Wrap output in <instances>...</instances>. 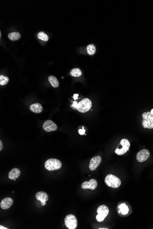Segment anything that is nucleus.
Here are the masks:
<instances>
[{
	"label": "nucleus",
	"instance_id": "nucleus-1",
	"mask_svg": "<svg viewBox=\"0 0 153 229\" xmlns=\"http://www.w3.org/2000/svg\"><path fill=\"white\" fill-rule=\"evenodd\" d=\"M71 107L73 108H76L77 110L80 113H84L91 109L92 107V102L88 99H84L78 103L76 101L73 102Z\"/></svg>",
	"mask_w": 153,
	"mask_h": 229
},
{
	"label": "nucleus",
	"instance_id": "nucleus-2",
	"mask_svg": "<svg viewBox=\"0 0 153 229\" xmlns=\"http://www.w3.org/2000/svg\"><path fill=\"white\" fill-rule=\"evenodd\" d=\"M105 183L108 187L114 189L118 188L121 184V181L117 176L112 174L107 175L105 179Z\"/></svg>",
	"mask_w": 153,
	"mask_h": 229
},
{
	"label": "nucleus",
	"instance_id": "nucleus-3",
	"mask_svg": "<svg viewBox=\"0 0 153 229\" xmlns=\"http://www.w3.org/2000/svg\"><path fill=\"white\" fill-rule=\"evenodd\" d=\"M62 164L60 161L56 159L50 158L44 163V167L48 171H53L61 168Z\"/></svg>",
	"mask_w": 153,
	"mask_h": 229
},
{
	"label": "nucleus",
	"instance_id": "nucleus-4",
	"mask_svg": "<svg viewBox=\"0 0 153 229\" xmlns=\"http://www.w3.org/2000/svg\"><path fill=\"white\" fill-rule=\"evenodd\" d=\"M97 212L98 214L96 215V220L98 222H102L109 214V208L105 205H102L97 208Z\"/></svg>",
	"mask_w": 153,
	"mask_h": 229
},
{
	"label": "nucleus",
	"instance_id": "nucleus-5",
	"mask_svg": "<svg viewBox=\"0 0 153 229\" xmlns=\"http://www.w3.org/2000/svg\"><path fill=\"white\" fill-rule=\"evenodd\" d=\"M142 117L143 118L142 125L143 128L145 129H153V115L151 114L150 112L143 113Z\"/></svg>",
	"mask_w": 153,
	"mask_h": 229
},
{
	"label": "nucleus",
	"instance_id": "nucleus-6",
	"mask_svg": "<svg viewBox=\"0 0 153 229\" xmlns=\"http://www.w3.org/2000/svg\"><path fill=\"white\" fill-rule=\"evenodd\" d=\"M120 145L122 146L121 148H117L115 150V153L118 155H122L125 154L127 151H129L130 147V143L129 140L126 139H123L120 141Z\"/></svg>",
	"mask_w": 153,
	"mask_h": 229
},
{
	"label": "nucleus",
	"instance_id": "nucleus-7",
	"mask_svg": "<svg viewBox=\"0 0 153 229\" xmlns=\"http://www.w3.org/2000/svg\"><path fill=\"white\" fill-rule=\"evenodd\" d=\"M65 225L69 229H75L77 228L78 222L76 217L72 214L67 215L64 219Z\"/></svg>",
	"mask_w": 153,
	"mask_h": 229
},
{
	"label": "nucleus",
	"instance_id": "nucleus-8",
	"mask_svg": "<svg viewBox=\"0 0 153 229\" xmlns=\"http://www.w3.org/2000/svg\"><path fill=\"white\" fill-rule=\"evenodd\" d=\"M150 155V152L148 149H143L137 153L136 155V159L139 162H143L146 161Z\"/></svg>",
	"mask_w": 153,
	"mask_h": 229
},
{
	"label": "nucleus",
	"instance_id": "nucleus-9",
	"mask_svg": "<svg viewBox=\"0 0 153 229\" xmlns=\"http://www.w3.org/2000/svg\"><path fill=\"white\" fill-rule=\"evenodd\" d=\"M98 183L97 181L95 179H91L89 181H85L81 185V188L83 189H89L95 190L97 188Z\"/></svg>",
	"mask_w": 153,
	"mask_h": 229
},
{
	"label": "nucleus",
	"instance_id": "nucleus-10",
	"mask_svg": "<svg viewBox=\"0 0 153 229\" xmlns=\"http://www.w3.org/2000/svg\"><path fill=\"white\" fill-rule=\"evenodd\" d=\"M43 128L44 131L50 132L54 131L57 129L56 124L52 120H47L45 121L43 124Z\"/></svg>",
	"mask_w": 153,
	"mask_h": 229
},
{
	"label": "nucleus",
	"instance_id": "nucleus-11",
	"mask_svg": "<svg viewBox=\"0 0 153 229\" xmlns=\"http://www.w3.org/2000/svg\"><path fill=\"white\" fill-rule=\"evenodd\" d=\"M101 158L99 155L95 156L91 159L89 164V168L91 171L96 170L101 162Z\"/></svg>",
	"mask_w": 153,
	"mask_h": 229
},
{
	"label": "nucleus",
	"instance_id": "nucleus-12",
	"mask_svg": "<svg viewBox=\"0 0 153 229\" xmlns=\"http://www.w3.org/2000/svg\"><path fill=\"white\" fill-rule=\"evenodd\" d=\"M36 199L37 200L40 201L41 202L42 206L46 205V202L48 200V195L47 193L43 191L38 192L35 194Z\"/></svg>",
	"mask_w": 153,
	"mask_h": 229
},
{
	"label": "nucleus",
	"instance_id": "nucleus-13",
	"mask_svg": "<svg viewBox=\"0 0 153 229\" xmlns=\"http://www.w3.org/2000/svg\"><path fill=\"white\" fill-rule=\"evenodd\" d=\"M13 200L12 198H6L1 200L0 203V206L2 209L7 210L11 207L13 204Z\"/></svg>",
	"mask_w": 153,
	"mask_h": 229
},
{
	"label": "nucleus",
	"instance_id": "nucleus-14",
	"mask_svg": "<svg viewBox=\"0 0 153 229\" xmlns=\"http://www.w3.org/2000/svg\"><path fill=\"white\" fill-rule=\"evenodd\" d=\"M117 211H118V213L119 215H121V216H124V215H126L127 214L129 213V207L125 204L122 203V204H120V205H118V208H117Z\"/></svg>",
	"mask_w": 153,
	"mask_h": 229
},
{
	"label": "nucleus",
	"instance_id": "nucleus-15",
	"mask_svg": "<svg viewBox=\"0 0 153 229\" xmlns=\"http://www.w3.org/2000/svg\"><path fill=\"white\" fill-rule=\"evenodd\" d=\"M21 172L19 169L17 168L12 169L8 173V178L11 180H15L20 176Z\"/></svg>",
	"mask_w": 153,
	"mask_h": 229
},
{
	"label": "nucleus",
	"instance_id": "nucleus-16",
	"mask_svg": "<svg viewBox=\"0 0 153 229\" xmlns=\"http://www.w3.org/2000/svg\"><path fill=\"white\" fill-rule=\"evenodd\" d=\"M30 110L32 112L35 113H40L43 110V107L39 103L32 104L30 106Z\"/></svg>",
	"mask_w": 153,
	"mask_h": 229
},
{
	"label": "nucleus",
	"instance_id": "nucleus-17",
	"mask_svg": "<svg viewBox=\"0 0 153 229\" xmlns=\"http://www.w3.org/2000/svg\"><path fill=\"white\" fill-rule=\"evenodd\" d=\"M8 37L9 40L12 41L18 40L21 38V35L20 33L17 32H10L8 35Z\"/></svg>",
	"mask_w": 153,
	"mask_h": 229
},
{
	"label": "nucleus",
	"instance_id": "nucleus-18",
	"mask_svg": "<svg viewBox=\"0 0 153 229\" xmlns=\"http://www.w3.org/2000/svg\"><path fill=\"white\" fill-rule=\"evenodd\" d=\"M48 81L53 88H57L59 85V82L58 81L54 76H49L48 77Z\"/></svg>",
	"mask_w": 153,
	"mask_h": 229
},
{
	"label": "nucleus",
	"instance_id": "nucleus-19",
	"mask_svg": "<svg viewBox=\"0 0 153 229\" xmlns=\"http://www.w3.org/2000/svg\"><path fill=\"white\" fill-rule=\"evenodd\" d=\"M87 51L88 54L91 55H94L96 52V48L94 44H89L87 47Z\"/></svg>",
	"mask_w": 153,
	"mask_h": 229
},
{
	"label": "nucleus",
	"instance_id": "nucleus-20",
	"mask_svg": "<svg viewBox=\"0 0 153 229\" xmlns=\"http://www.w3.org/2000/svg\"><path fill=\"white\" fill-rule=\"evenodd\" d=\"M82 74V71L79 68H74L70 71V75L73 77H79Z\"/></svg>",
	"mask_w": 153,
	"mask_h": 229
},
{
	"label": "nucleus",
	"instance_id": "nucleus-21",
	"mask_svg": "<svg viewBox=\"0 0 153 229\" xmlns=\"http://www.w3.org/2000/svg\"><path fill=\"white\" fill-rule=\"evenodd\" d=\"M38 38L40 40L44 41H47L49 40V37L47 35H46L43 32H40L38 34Z\"/></svg>",
	"mask_w": 153,
	"mask_h": 229
},
{
	"label": "nucleus",
	"instance_id": "nucleus-22",
	"mask_svg": "<svg viewBox=\"0 0 153 229\" xmlns=\"http://www.w3.org/2000/svg\"><path fill=\"white\" fill-rule=\"evenodd\" d=\"M9 81V78L8 77L6 76L1 75L0 76V85L1 86H4L8 83Z\"/></svg>",
	"mask_w": 153,
	"mask_h": 229
},
{
	"label": "nucleus",
	"instance_id": "nucleus-23",
	"mask_svg": "<svg viewBox=\"0 0 153 229\" xmlns=\"http://www.w3.org/2000/svg\"><path fill=\"white\" fill-rule=\"evenodd\" d=\"M78 132L80 135H83L85 134V130L84 129H80L78 130Z\"/></svg>",
	"mask_w": 153,
	"mask_h": 229
},
{
	"label": "nucleus",
	"instance_id": "nucleus-24",
	"mask_svg": "<svg viewBox=\"0 0 153 229\" xmlns=\"http://www.w3.org/2000/svg\"><path fill=\"white\" fill-rule=\"evenodd\" d=\"M2 149H3V144L1 141H0V151H1Z\"/></svg>",
	"mask_w": 153,
	"mask_h": 229
},
{
	"label": "nucleus",
	"instance_id": "nucleus-25",
	"mask_svg": "<svg viewBox=\"0 0 153 229\" xmlns=\"http://www.w3.org/2000/svg\"><path fill=\"white\" fill-rule=\"evenodd\" d=\"M78 95L77 94H74V95H73V99H74V100H76L78 99Z\"/></svg>",
	"mask_w": 153,
	"mask_h": 229
},
{
	"label": "nucleus",
	"instance_id": "nucleus-26",
	"mask_svg": "<svg viewBox=\"0 0 153 229\" xmlns=\"http://www.w3.org/2000/svg\"><path fill=\"white\" fill-rule=\"evenodd\" d=\"M0 229H8V228H6V227H4V226H2V225H1V226H0Z\"/></svg>",
	"mask_w": 153,
	"mask_h": 229
},
{
	"label": "nucleus",
	"instance_id": "nucleus-27",
	"mask_svg": "<svg viewBox=\"0 0 153 229\" xmlns=\"http://www.w3.org/2000/svg\"><path fill=\"white\" fill-rule=\"evenodd\" d=\"M150 113H151V114H153V109H152V110H151Z\"/></svg>",
	"mask_w": 153,
	"mask_h": 229
},
{
	"label": "nucleus",
	"instance_id": "nucleus-28",
	"mask_svg": "<svg viewBox=\"0 0 153 229\" xmlns=\"http://www.w3.org/2000/svg\"><path fill=\"white\" fill-rule=\"evenodd\" d=\"M100 229H107V228H99Z\"/></svg>",
	"mask_w": 153,
	"mask_h": 229
}]
</instances>
